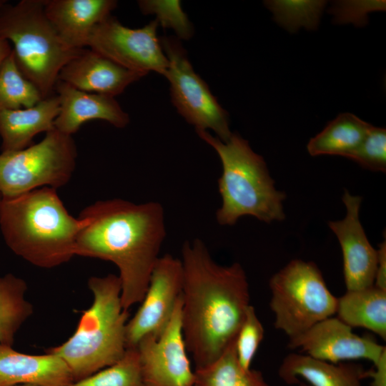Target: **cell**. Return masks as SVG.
<instances>
[{
  "mask_svg": "<svg viewBox=\"0 0 386 386\" xmlns=\"http://www.w3.org/2000/svg\"><path fill=\"white\" fill-rule=\"evenodd\" d=\"M59 99L60 111L54 127L59 132L72 135L87 121L104 120L117 128H124L129 117L114 97L79 90L57 81L54 87Z\"/></svg>",
  "mask_w": 386,
  "mask_h": 386,
  "instance_id": "2e32d148",
  "label": "cell"
},
{
  "mask_svg": "<svg viewBox=\"0 0 386 386\" xmlns=\"http://www.w3.org/2000/svg\"><path fill=\"white\" fill-rule=\"evenodd\" d=\"M42 99L36 86L21 73L12 50L0 64V110L29 108Z\"/></svg>",
  "mask_w": 386,
  "mask_h": 386,
  "instance_id": "d4e9b609",
  "label": "cell"
},
{
  "mask_svg": "<svg viewBox=\"0 0 386 386\" xmlns=\"http://www.w3.org/2000/svg\"><path fill=\"white\" fill-rule=\"evenodd\" d=\"M234 342L216 360L195 369L194 386H269L261 372L242 367Z\"/></svg>",
  "mask_w": 386,
  "mask_h": 386,
  "instance_id": "cb8c5ba5",
  "label": "cell"
},
{
  "mask_svg": "<svg viewBox=\"0 0 386 386\" xmlns=\"http://www.w3.org/2000/svg\"><path fill=\"white\" fill-rule=\"evenodd\" d=\"M337 317L350 327L369 330L386 340V290L375 285L347 290L337 297Z\"/></svg>",
  "mask_w": 386,
  "mask_h": 386,
  "instance_id": "44dd1931",
  "label": "cell"
},
{
  "mask_svg": "<svg viewBox=\"0 0 386 386\" xmlns=\"http://www.w3.org/2000/svg\"><path fill=\"white\" fill-rule=\"evenodd\" d=\"M264 327L254 307L249 305L234 342L237 360L244 369H250L253 358L264 337Z\"/></svg>",
  "mask_w": 386,
  "mask_h": 386,
  "instance_id": "83f0119b",
  "label": "cell"
},
{
  "mask_svg": "<svg viewBox=\"0 0 386 386\" xmlns=\"http://www.w3.org/2000/svg\"><path fill=\"white\" fill-rule=\"evenodd\" d=\"M367 377L372 379V386H386V351L374 367L367 370Z\"/></svg>",
  "mask_w": 386,
  "mask_h": 386,
  "instance_id": "1f68e13d",
  "label": "cell"
},
{
  "mask_svg": "<svg viewBox=\"0 0 386 386\" xmlns=\"http://www.w3.org/2000/svg\"><path fill=\"white\" fill-rule=\"evenodd\" d=\"M377 262L374 285L386 290V243L385 241L379 245L377 249Z\"/></svg>",
  "mask_w": 386,
  "mask_h": 386,
  "instance_id": "4dcf8cb0",
  "label": "cell"
},
{
  "mask_svg": "<svg viewBox=\"0 0 386 386\" xmlns=\"http://www.w3.org/2000/svg\"><path fill=\"white\" fill-rule=\"evenodd\" d=\"M372 126L351 113L340 114L310 139L307 146L308 153L312 156L339 155L348 158Z\"/></svg>",
  "mask_w": 386,
  "mask_h": 386,
  "instance_id": "7402d4cb",
  "label": "cell"
},
{
  "mask_svg": "<svg viewBox=\"0 0 386 386\" xmlns=\"http://www.w3.org/2000/svg\"><path fill=\"white\" fill-rule=\"evenodd\" d=\"M278 375L288 385L297 384L302 378L310 386H362L367 370L358 364H334L305 354L291 353L282 360Z\"/></svg>",
  "mask_w": 386,
  "mask_h": 386,
  "instance_id": "ffe728a7",
  "label": "cell"
},
{
  "mask_svg": "<svg viewBox=\"0 0 386 386\" xmlns=\"http://www.w3.org/2000/svg\"></svg>",
  "mask_w": 386,
  "mask_h": 386,
  "instance_id": "74e56055",
  "label": "cell"
},
{
  "mask_svg": "<svg viewBox=\"0 0 386 386\" xmlns=\"http://www.w3.org/2000/svg\"><path fill=\"white\" fill-rule=\"evenodd\" d=\"M337 317L326 318L289 340L290 349H298L313 358L337 364L366 359L376 365L386 351L370 337L359 336Z\"/></svg>",
  "mask_w": 386,
  "mask_h": 386,
  "instance_id": "4fadbf2b",
  "label": "cell"
},
{
  "mask_svg": "<svg viewBox=\"0 0 386 386\" xmlns=\"http://www.w3.org/2000/svg\"><path fill=\"white\" fill-rule=\"evenodd\" d=\"M144 14L154 13L158 24L172 28L179 38L187 39L193 34V28L181 8L179 1H139Z\"/></svg>",
  "mask_w": 386,
  "mask_h": 386,
  "instance_id": "f1b7e54d",
  "label": "cell"
},
{
  "mask_svg": "<svg viewBox=\"0 0 386 386\" xmlns=\"http://www.w3.org/2000/svg\"><path fill=\"white\" fill-rule=\"evenodd\" d=\"M16 386H38V385H31V384H25V385H16Z\"/></svg>",
  "mask_w": 386,
  "mask_h": 386,
  "instance_id": "d590c367",
  "label": "cell"
},
{
  "mask_svg": "<svg viewBox=\"0 0 386 386\" xmlns=\"http://www.w3.org/2000/svg\"><path fill=\"white\" fill-rule=\"evenodd\" d=\"M66 386H147L143 380L137 348H127L114 365Z\"/></svg>",
  "mask_w": 386,
  "mask_h": 386,
  "instance_id": "484cf974",
  "label": "cell"
},
{
  "mask_svg": "<svg viewBox=\"0 0 386 386\" xmlns=\"http://www.w3.org/2000/svg\"><path fill=\"white\" fill-rule=\"evenodd\" d=\"M77 158L71 135L54 127L39 143L16 152L0 154V194L12 198L41 187L66 185Z\"/></svg>",
  "mask_w": 386,
  "mask_h": 386,
  "instance_id": "ba28073f",
  "label": "cell"
},
{
  "mask_svg": "<svg viewBox=\"0 0 386 386\" xmlns=\"http://www.w3.org/2000/svg\"><path fill=\"white\" fill-rule=\"evenodd\" d=\"M0 38L13 44L18 68L43 99L53 95L61 70L84 49L61 39L45 14L44 0L6 3L0 10Z\"/></svg>",
  "mask_w": 386,
  "mask_h": 386,
  "instance_id": "8992f818",
  "label": "cell"
},
{
  "mask_svg": "<svg viewBox=\"0 0 386 386\" xmlns=\"http://www.w3.org/2000/svg\"><path fill=\"white\" fill-rule=\"evenodd\" d=\"M265 4L278 24L295 31L301 26L315 29L325 6L323 1H267Z\"/></svg>",
  "mask_w": 386,
  "mask_h": 386,
  "instance_id": "4316f807",
  "label": "cell"
},
{
  "mask_svg": "<svg viewBox=\"0 0 386 386\" xmlns=\"http://www.w3.org/2000/svg\"><path fill=\"white\" fill-rule=\"evenodd\" d=\"M144 76L95 51L84 49L63 67L58 80L83 91L114 97Z\"/></svg>",
  "mask_w": 386,
  "mask_h": 386,
  "instance_id": "9a60e30c",
  "label": "cell"
},
{
  "mask_svg": "<svg viewBox=\"0 0 386 386\" xmlns=\"http://www.w3.org/2000/svg\"><path fill=\"white\" fill-rule=\"evenodd\" d=\"M182 327L195 369L216 360L235 341L249 304V284L240 264L214 261L199 239L182 248Z\"/></svg>",
  "mask_w": 386,
  "mask_h": 386,
  "instance_id": "6da1fadb",
  "label": "cell"
},
{
  "mask_svg": "<svg viewBox=\"0 0 386 386\" xmlns=\"http://www.w3.org/2000/svg\"><path fill=\"white\" fill-rule=\"evenodd\" d=\"M158 25L155 19L130 29L110 15L94 29L87 46L129 70L164 76L168 60L157 34Z\"/></svg>",
  "mask_w": 386,
  "mask_h": 386,
  "instance_id": "30bf717a",
  "label": "cell"
},
{
  "mask_svg": "<svg viewBox=\"0 0 386 386\" xmlns=\"http://www.w3.org/2000/svg\"><path fill=\"white\" fill-rule=\"evenodd\" d=\"M11 51L10 43L7 40L0 38V64Z\"/></svg>",
  "mask_w": 386,
  "mask_h": 386,
  "instance_id": "d6a6232c",
  "label": "cell"
},
{
  "mask_svg": "<svg viewBox=\"0 0 386 386\" xmlns=\"http://www.w3.org/2000/svg\"><path fill=\"white\" fill-rule=\"evenodd\" d=\"M197 133L221 160L218 189L222 204L216 212L220 225H233L244 216L266 223L284 219L285 194L276 189L263 157L252 149L247 140L235 133L226 142L207 131Z\"/></svg>",
  "mask_w": 386,
  "mask_h": 386,
  "instance_id": "5b68a950",
  "label": "cell"
},
{
  "mask_svg": "<svg viewBox=\"0 0 386 386\" xmlns=\"http://www.w3.org/2000/svg\"><path fill=\"white\" fill-rule=\"evenodd\" d=\"M59 111V99L54 94L29 108L0 110L1 152L19 151L31 145L36 134L54 127Z\"/></svg>",
  "mask_w": 386,
  "mask_h": 386,
  "instance_id": "d6986e66",
  "label": "cell"
},
{
  "mask_svg": "<svg viewBox=\"0 0 386 386\" xmlns=\"http://www.w3.org/2000/svg\"><path fill=\"white\" fill-rule=\"evenodd\" d=\"M183 269L181 259L171 254L159 257L148 287L135 315L126 327V347L135 348L145 337H157L169 322L182 297Z\"/></svg>",
  "mask_w": 386,
  "mask_h": 386,
  "instance_id": "8fae6325",
  "label": "cell"
},
{
  "mask_svg": "<svg viewBox=\"0 0 386 386\" xmlns=\"http://www.w3.org/2000/svg\"><path fill=\"white\" fill-rule=\"evenodd\" d=\"M342 201L345 217L330 221L329 227L336 235L342 252L343 274L347 290L374 285L377 254L370 243L359 218L362 198L345 191Z\"/></svg>",
  "mask_w": 386,
  "mask_h": 386,
  "instance_id": "5bb4252c",
  "label": "cell"
},
{
  "mask_svg": "<svg viewBox=\"0 0 386 386\" xmlns=\"http://www.w3.org/2000/svg\"><path fill=\"white\" fill-rule=\"evenodd\" d=\"M6 1L0 0V10L2 8V6L6 4Z\"/></svg>",
  "mask_w": 386,
  "mask_h": 386,
  "instance_id": "e575fe53",
  "label": "cell"
},
{
  "mask_svg": "<svg viewBox=\"0 0 386 386\" xmlns=\"http://www.w3.org/2000/svg\"><path fill=\"white\" fill-rule=\"evenodd\" d=\"M160 42L168 60L164 76L169 82L172 102L177 112L196 131L211 129L220 140L227 141L232 134L228 113L194 71L179 41L164 36Z\"/></svg>",
  "mask_w": 386,
  "mask_h": 386,
  "instance_id": "9c48e42d",
  "label": "cell"
},
{
  "mask_svg": "<svg viewBox=\"0 0 386 386\" xmlns=\"http://www.w3.org/2000/svg\"><path fill=\"white\" fill-rule=\"evenodd\" d=\"M363 168L386 170V129L372 126L357 149L348 157Z\"/></svg>",
  "mask_w": 386,
  "mask_h": 386,
  "instance_id": "f546056e",
  "label": "cell"
},
{
  "mask_svg": "<svg viewBox=\"0 0 386 386\" xmlns=\"http://www.w3.org/2000/svg\"><path fill=\"white\" fill-rule=\"evenodd\" d=\"M117 5L114 0H44L47 19L61 39L75 49L87 46L94 29Z\"/></svg>",
  "mask_w": 386,
  "mask_h": 386,
  "instance_id": "e0dca14e",
  "label": "cell"
},
{
  "mask_svg": "<svg viewBox=\"0 0 386 386\" xmlns=\"http://www.w3.org/2000/svg\"><path fill=\"white\" fill-rule=\"evenodd\" d=\"M91 305L84 310L74 334L59 346L47 348L66 365L74 382L117 362L124 355L129 312L122 305L119 276L91 277Z\"/></svg>",
  "mask_w": 386,
  "mask_h": 386,
  "instance_id": "277c9868",
  "label": "cell"
},
{
  "mask_svg": "<svg viewBox=\"0 0 386 386\" xmlns=\"http://www.w3.org/2000/svg\"><path fill=\"white\" fill-rule=\"evenodd\" d=\"M72 382L70 370L56 355H28L0 343V386H66Z\"/></svg>",
  "mask_w": 386,
  "mask_h": 386,
  "instance_id": "ac0fdd59",
  "label": "cell"
},
{
  "mask_svg": "<svg viewBox=\"0 0 386 386\" xmlns=\"http://www.w3.org/2000/svg\"><path fill=\"white\" fill-rule=\"evenodd\" d=\"M26 282L11 273L0 277V343L12 346L16 334L33 314Z\"/></svg>",
  "mask_w": 386,
  "mask_h": 386,
  "instance_id": "603a6c76",
  "label": "cell"
},
{
  "mask_svg": "<svg viewBox=\"0 0 386 386\" xmlns=\"http://www.w3.org/2000/svg\"><path fill=\"white\" fill-rule=\"evenodd\" d=\"M1 194H0V199H1Z\"/></svg>",
  "mask_w": 386,
  "mask_h": 386,
  "instance_id": "8d00e7d4",
  "label": "cell"
},
{
  "mask_svg": "<svg viewBox=\"0 0 386 386\" xmlns=\"http://www.w3.org/2000/svg\"><path fill=\"white\" fill-rule=\"evenodd\" d=\"M182 295L162 333L157 337H144L135 347L147 386L194 385V371L182 332Z\"/></svg>",
  "mask_w": 386,
  "mask_h": 386,
  "instance_id": "7c38bea8",
  "label": "cell"
},
{
  "mask_svg": "<svg viewBox=\"0 0 386 386\" xmlns=\"http://www.w3.org/2000/svg\"><path fill=\"white\" fill-rule=\"evenodd\" d=\"M83 224L68 212L54 188L0 199V229L6 245L38 267L54 268L75 256Z\"/></svg>",
  "mask_w": 386,
  "mask_h": 386,
  "instance_id": "3957f363",
  "label": "cell"
},
{
  "mask_svg": "<svg viewBox=\"0 0 386 386\" xmlns=\"http://www.w3.org/2000/svg\"><path fill=\"white\" fill-rule=\"evenodd\" d=\"M79 218L84 224L75 255L114 263L119 272L124 310L141 302L166 237L164 210L157 202L136 204L122 199L96 202Z\"/></svg>",
  "mask_w": 386,
  "mask_h": 386,
  "instance_id": "7a4b0ae2",
  "label": "cell"
},
{
  "mask_svg": "<svg viewBox=\"0 0 386 386\" xmlns=\"http://www.w3.org/2000/svg\"><path fill=\"white\" fill-rule=\"evenodd\" d=\"M269 286L274 327L290 339L336 312L337 297L331 293L312 262L290 261L273 274Z\"/></svg>",
  "mask_w": 386,
  "mask_h": 386,
  "instance_id": "52a82bcc",
  "label": "cell"
},
{
  "mask_svg": "<svg viewBox=\"0 0 386 386\" xmlns=\"http://www.w3.org/2000/svg\"><path fill=\"white\" fill-rule=\"evenodd\" d=\"M297 384H298L299 386H310L307 383H305V382H302L301 380H299Z\"/></svg>",
  "mask_w": 386,
  "mask_h": 386,
  "instance_id": "836d02e7",
  "label": "cell"
}]
</instances>
